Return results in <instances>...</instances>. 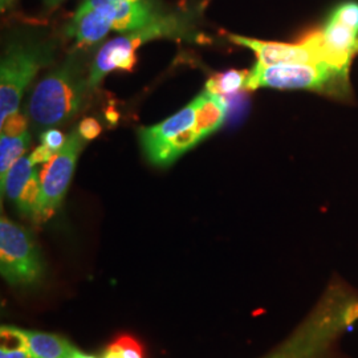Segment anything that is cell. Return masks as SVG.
<instances>
[{
    "instance_id": "cell-21",
    "label": "cell",
    "mask_w": 358,
    "mask_h": 358,
    "mask_svg": "<svg viewBox=\"0 0 358 358\" xmlns=\"http://www.w3.org/2000/svg\"><path fill=\"white\" fill-rule=\"evenodd\" d=\"M40 141H41V145L50 148L55 153H57L64 146L66 137H64V134L60 130L48 129L44 133H41Z\"/></svg>"
},
{
    "instance_id": "cell-12",
    "label": "cell",
    "mask_w": 358,
    "mask_h": 358,
    "mask_svg": "<svg viewBox=\"0 0 358 358\" xmlns=\"http://www.w3.org/2000/svg\"><path fill=\"white\" fill-rule=\"evenodd\" d=\"M113 29L112 22L99 11L80 4L76 13L66 27V35L78 45H93L101 41Z\"/></svg>"
},
{
    "instance_id": "cell-22",
    "label": "cell",
    "mask_w": 358,
    "mask_h": 358,
    "mask_svg": "<svg viewBox=\"0 0 358 358\" xmlns=\"http://www.w3.org/2000/svg\"><path fill=\"white\" fill-rule=\"evenodd\" d=\"M78 133L81 134V137L85 140V141H90V140H94L96 137H99L101 134V125L100 122L96 120V118H84L80 125H78Z\"/></svg>"
},
{
    "instance_id": "cell-4",
    "label": "cell",
    "mask_w": 358,
    "mask_h": 358,
    "mask_svg": "<svg viewBox=\"0 0 358 358\" xmlns=\"http://www.w3.org/2000/svg\"><path fill=\"white\" fill-rule=\"evenodd\" d=\"M90 88L81 57H68L34 90L29 115L38 127L64 124L80 110Z\"/></svg>"
},
{
    "instance_id": "cell-7",
    "label": "cell",
    "mask_w": 358,
    "mask_h": 358,
    "mask_svg": "<svg viewBox=\"0 0 358 358\" xmlns=\"http://www.w3.org/2000/svg\"><path fill=\"white\" fill-rule=\"evenodd\" d=\"M0 272L13 287L38 285L45 267L38 244L28 231L1 217L0 220Z\"/></svg>"
},
{
    "instance_id": "cell-11",
    "label": "cell",
    "mask_w": 358,
    "mask_h": 358,
    "mask_svg": "<svg viewBox=\"0 0 358 358\" xmlns=\"http://www.w3.org/2000/svg\"><path fill=\"white\" fill-rule=\"evenodd\" d=\"M81 4L105 15L118 32L140 29L162 15L153 0H84Z\"/></svg>"
},
{
    "instance_id": "cell-13",
    "label": "cell",
    "mask_w": 358,
    "mask_h": 358,
    "mask_svg": "<svg viewBox=\"0 0 358 358\" xmlns=\"http://www.w3.org/2000/svg\"><path fill=\"white\" fill-rule=\"evenodd\" d=\"M31 358H72L77 352L66 338L52 333L22 329Z\"/></svg>"
},
{
    "instance_id": "cell-3",
    "label": "cell",
    "mask_w": 358,
    "mask_h": 358,
    "mask_svg": "<svg viewBox=\"0 0 358 358\" xmlns=\"http://www.w3.org/2000/svg\"><path fill=\"white\" fill-rule=\"evenodd\" d=\"M259 88L308 90L344 103L353 100L349 69L325 62L312 64H255L244 90Z\"/></svg>"
},
{
    "instance_id": "cell-10",
    "label": "cell",
    "mask_w": 358,
    "mask_h": 358,
    "mask_svg": "<svg viewBox=\"0 0 358 358\" xmlns=\"http://www.w3.org/2000/svg\"><path fill=\"white\" fill-rule=\"evenodd\" d=\"M229 38L232 43L254 52L257 59L256 64H312L324 62L315 32H310L297 43L263 41L239 35H230Z\"/></svg>"
},
{
    "instance_id": "cell-23",
    "label": "cell",
    "mask_w": 358,
    "mask_h": 358,
    "mask_svg": "<svg viewBox=\"0 0 358 358\" xmlns=\"http://www.w3.org/2000/svg\"><path fill=\"white\" fill-rule=\"evenodd\" d=\"M55 154L56 153H55L53 150H51L50 148L41 145V146L36 148V149L32 152V154H29V159H31V162L36 166V165L51 162L52 158L55 157Z\"/></svg>"
},
{
    "instance_id": "cell-6",
    "label": "cell",
    "mask_w": 358,
    "mask_h": 358,
    "mask_svg": "<svg viewBox=\"0 0 358 358\" xmlns=\"http://www.w3.org/2000/svg\"><path fill=\"white\" fill-rule=\"evenodd\" d=\"M51 60L48 44L17 40L8 45L0 64V124L17 112L27 87Z\"/></svg>"
},
{
    "instance_id": "cell-9",
    "label": "cell",
    "mask_w": 358,
    "mask_h": 358,
    "mask_svg": "<svg viewBox=\"0 0 358 358\" xmlns=\"http://www.w3.org/2000/svg\"><path fill=\"white\" fill-rule=\"evenodd\" d=\"M84 138L75 129L68 134L64 146L55 154L51 162L41 171V192L38 199V211L34 217L35 223L50 220L64 199L68 186L72 180L77 158L84 146Z\"/></svg>"
},
{
    "instance_id": "cell-14",
    "label": "cell",
    "mask_w": 358,
    "mask_h": 358,
    "mask_svg": "<svg viewBox=\"0 0 358 358\" xmlns=\"http://www.w3.org/2000/svg\"><path fill=\"white\" fill-rule=\"evenodd\" d=\"M31 143V134L26 131L19 136L1 134L0 138V185L4 182L10 169L24 155Z\"/></svg>"
},
{
    "instance_id": "cell-26",
    "label": "cell",
    "mask_w": 358,
    "mask_h": 358,
    "mask_svg": "<svg viewBox=\"0 0 358 358\" xmlns=\"http://www.w3.org/2000/svg\"><path fill=\"white\" fill-rule=\"evenodd\" d=\"M130 1H140V0H130Z\"/></svg>"
},
{
    "instance_id": "cell-17",
    "label": "cell",
    "mask_w": 358,
    "mask_h": 358,
    "mask_svg": "<svg viewBox=\"0 0 358 358\" xmlns=\"http://www.w3.org/2000/svg\"><path fill=\"white\" fill-rule=\"evenodd\" d=\"M0 358H31L22 329L4 325L0 329Z\"/></svg>"
},
{
    "instance_id": "cell-19",
    "label": "cell",
    "mask_w": 358,
    "mask_h": 358,
    "mask_svg": "<svg viewBox=\"0 0 358 358\" xmlns=\"http://www.w3.org/2000/svg\"><path fill=\"white\" fill-rule=\"evenodd\" d=\"M103 358H145V355L138 340L128 334H122L106 348Z\"/></svg>"
},
{
    "instance_id": "cell-2",
    "label": "cell",
    "mask_w": 358,
    "mask_h": 358,
    "mask_svg": "<svg viewBox=\"0 0 358 358\" xmlns=\"http://www.w3.org/2000/svg\"><path fill=\"white\" fill-rule=\"evenodd\" d=\"M226 115V99L205 90L178 113L157 125L140 129L143 154L155 166H170L215 133L223 125Z\"/></svg>"
},
{
    "instance_id": "cell-18",
    "label": "cell",
    "mask_w": 358,
    "mask_h": 358,
    "mask_svg": "<svg viewBox=\"0 0 358 358\" xmlns=\"http://www.w3.org/2000/svg\"><path fill=\"white\" fill-rule=\"evenodd\" d=\"M41 192V173H38V169H35L31 179L28 180L26 187L15 202L17 210L26 215V217H35L38 211V199Z\"/></svg>"
},
{
    "instance_id": "cell-25",
    "label": "cell",
    "mask_w": 358,
    "mask_h": 358,
    "mask_svg": "<svg viewBox=\"0 0 358 358\" xmlns=\"http://www.w3.org/2000/svg\"><path fill=\"white\" fill-rule=\"evenodd\" d=\"M72 358H97L94 357V356H90V355H85V353H83V352H80V350H77L76 353L72 356Z\"/></svg>"
},
{
    "instance_id": "cell-8",
    "label": "cell",
    "mask_w": 358,
    "mask_h": 358,
    "mask_svg": "<svg viewBox=\"0 0 358 358\" xmlns=\"http://www.w3.org/2000/svg\"><path fill=\"white\" fill-rule=\"evenodd\" d=\"M324 62L350 69L358 55V1L345 0L333 8L321 28L315 31Z\"/></svg>"
},
{
    "instance_id": "cell-24",
    "label": "cell",
    "mask_w": 358,
    "mask_h": 358,
    "mask_svg": "<svg viewBox=\"0 0 358 358\" xmlns=\"http://www.w3.org/2000/svg\"><path fill=\"white\" fill-rule=\"evenodd\" d=\"M13 0H0V4H1V10H7L11 4H13Z\"/></svg>"
},
{
    "instance_id": "cell-5",
    "label": "cell",
    "mask_w": 358,
    "mask_h": 358,
    "mask_svg": "<svg viewBox=\"0 0 358 358\" xmlns=\"http://www.w3.org/2000/svg\"><path fill=\"white\" fill-rule=\"evenodd\" d=\"M189 29L190 22L186 13H162L148 26L108 41L90 66V90L97 88L103 77L115 69L133 71L137 63L136 52L142 44L155 38L183 36Z\"/></svg>"
},
{
    "instance_id": "cell-16",
    "label": "cell",
    "mask_w": 358,
    "mask_h": 358,
    "mask_svg": "<svg viewBox=\"0 0 358 358\" xmlns=\"http://www.w3.org/2000/svg\"><path fill=\"white\" fill-rule=\"evenodd\" d=\"M250 72L251 71H248V69H244V71L230 69V71H226L222 73H215L214 76H211L207 80L206 90L213 94L222 96V97L234 94V93L245 88L247 80L250 77Z\"/></svg>"
},
{
    "instance_id": "cell-20",
    "label": "cell",
    "mask_w": 358,
    "mask_h": 358,
    "mask_svg": "<svg viewBox=\"0 0 358 358\" xmlns=\"http://www.w3.org/2000/svg\"><path fill=\"white\" fill-rule=\"evenodd\" d=\"M27 118L26 115L19 112H15L11 115L6 118L4 122L0 124L1 127V134L6 136H19L27 131Z\"/></svg>"
},
{
    "instance_id": "cell-1",
    "label": "cell",
    "mask_w": 358,
    "mask_h": 358,
    "mask_svg": "<svg viewBox=\"0 0 358 358\" xmlns=\"http://www.w3.org/2000/svg\"><path fill=\"white\" fill-rule=\"evenodd\" d=\"M357 324L358 289L333 275L294 332L262 358H352L340 343Z\"/></svg>"
},
{
    "instance_id": "cell-15",
    "label": "cell",
    "mask_w": 358,
    "mask_h": 358,
    "mask_svg": "<svg viewBox=\"0 0 358 358\" xmlns=\"http://www.w3.org/2000/svg\"><path fill=\"white\" fill-rule=\"evenodd\" d=\"M35 169L36 167L31 162L29 155H23L7 173L4 182L1 183V192L6 194L7 198L11 199L13 203L20 196L28 180L32 177Z\"/></svg>"
}]
</instances>
